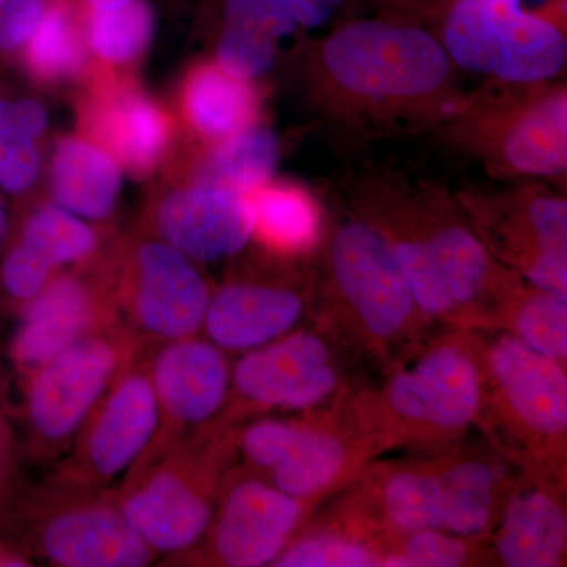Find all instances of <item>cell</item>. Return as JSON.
<instances>
[{
    "mask_svg": "<svg viewBox=\"0 0 567 567\" xmlns=\"http://www.w3.org/2000/svg\"><path fill=\"white\" fill-rule=\"evenodd\" d=\"M309 66L319 114L354 134L439 128L466 95L434 33L413 22H346L319 40Z\"/></svg>",
    "mask_w": 567,
    "mask_h": 567,
    "instance_id": "obj_1",
    "label": "cell"
},
{
    "mask_svg": "<svg viewBox=\"0 0 567 567\" xmlns=\"http://www.w3.org/2000/svg\"><path fill=\"white\" fill-rule=\"evenodd\" d=\"M436 130L492 177H561L567 171L566 84L492 82L483 91L466 93Z\"/></svg>",
    "mask_w": 567,
    "mask_h": 567,
    "instance_id": "obj_2",
    "label": "cell"
},
{
    "mask_svg": "<svg viewBox=\"0 0 567 567\" xmlns=\"http://www.w3.org/2000/svg\"><path fill=\"white\" fill-rule=\"evenodd\" d=\"M229 451L226 432L197 436L155 461L132 466L111 491L130 527L155 554L175 557L203 540L221 495Z\"/></svg>",
    "mask_w": 567,
    "mask_h": 567,
    "instance_id": "obj_3",
    "label": "cell"
},
{
    "mask_svg": "<svg viewBox=\"0 0 567 567\" xmlns=\"http://www.w3.org/2000/svg\"><path fill=\"white\" fill-rule=\"evenodd\" d=\"M436 10V40L457 69L502 82L550 81L565 70V7L529 11L522 0H447Z\"/></svg>",
    "mask_w": 567,
    "mask_h": 567,
    "instance_id": "obj_4",
    "label": "cell"
},
{
    "mask_svg": "<svg viewBox=\"0 0 567 567\" xmlns=\"http://www.w3.org/2000/svg\"><path fill=\"white\" fill-rule=\"evenodd\" d=\"M486 365L480 346L447 338L399 369L377 398L365 420L379 435L417 442H450L483 413Z\"/></svg>",
    "mask_w": 567,
    "mask_h": 567,
    "instance_id": "obj_5",
    "label": "cell"
},
{
    "mask_svg": "<svg viewBox=\"0 0 567 567\" xmlns=\"http://www.w3.org/2000/svg\"><path fill=\"white\" fill-rule=\"evenodd\" d=\"M144 349L122 324L81 336L25 383V421L40 457L70 450L100 399Z\"/></svg>",
    "mask_w": 567,
    "mask_h": 567,
    "instance_id": "obj_6",
    "label": "cell"
},
{
    "mask_svg": "<svg viewBox=\"0 0 567 567\" xmlns=\"http://www.w3.org/2000/svg\"><path fill=\"white\" fill-rule=\"evenodd\" d=\"M458 205L496 262L529 284L567 267V204L535 181L507 189L458 193Z\"/></svg>",
    "mask_w": 567,
    "mask_h": 567,
    "instance_id": "obj_7",
    "label": "cell"
},
{
    "mask_svg": "<svg viewBox=\"0 0 567 567\" xmlns=\"http://www.w3.org/2000/svg\"><path fill=\"white\" fill-rule=\"evenodd\" d=\"M156 427L158 404L144 350L123 369L82 424L73 451L59 465L52 483L107 491L140 461Z\"/></svg>",
    "mask_w": 567,
    "mask_h": 567,
    "instance_id": "obj_8",
    "label": "cell"
},
{
    "mask_svg": "<svg viewBox=\"0 0 567 567\" xmlns=\"http://www.w3.org/2000/svg\"><path fill=\"white\" fill-rule=\"evenodd\" d=\"M107 295L115 320L144 350L199 334L212 297L192 259L164 241L137 245Z\"/></svg>",
    "mask_w": 567,
    "mask_h": 567,
    "instance_id": "obj_9",
    "label": "cell"
},
{
    "mask_svg": "<svg viewBox=\"0 0 567 567\" xmlns=\"http://www.w3.org/2000/svg\"><path fill=\"white\" fill-rule=\"evenodd\" d=\"M33 554L62 567H144L158 554L122 516L111 491L52 483L35 496L29 528Z\"/></svg>",
    "mask_w": 567,
    "mask_h": 567,
    "instance_id": "obj_10",
    "label": "cell"
},
{
    "mask_svg": "<svg viewBox=\"0 0 567 567\" xmlns=\"http://www.w3.org/2000/svg\"><path fill=\"white\" fill-rule=\"evenodd\" d=\"M328 271L336 297L372 344L398 341L423 315L386 238L363 216L336 227Z\"/></svg>",
    "mask_w": 567,
    "mask_h": 567,
    "instance_id": "obj_11",
    "label": "cell"
},
{
    "mask_svg": "<svg viewBox=\"0 0 567 567\" xmlns=\"http://www.w3.org/2000/svg\"><path fill=\"white\" fill-rule=\"evenodd\" d=\"M398 185L406 218L427 246L457 315L494 300L505 311L524 279L496 262L456 196L429 182L398 181Z\"/></svg>",
    "mask_w": 567,
    "mask_h": 567,
    "instance_id": "obj_12",
    "label": "cell"
},
{
    "mask_svg": "<svg viewBox=\"0 0 567 567\" xmlns=\"http://www.w3.org/2000/svg\"><path fill=\"white\" fill-rule=\"evenodd\" d=\"M147 358L158 404V427L133 466L207 435L229 398L233 375L223 350L199 334L147 349Z\"/></svg>",
    "mask_w": 567,
    "mask_h": 567,
    "instance_id": "obj_13",
    "label": "cell"
},
{
    "mask_svg": "<svg viewBox=\"0 0 567 567\" xmlns=\"http://www.w3.org/2000/svg\"><path fill=\"white\" fill-rule=\"evenodd\" d=\"M305 516L303 502L259 477L226 484L210 527L196 547L169 557L175 565L259 567L274 565Z\"/></svg>",
    "mask_w": 567,
    "mask_h": 567,
    "instance_id": "obj_14",
    "label": "cell"
},
{
    "mask_svg": "<svg viewBox=\"0 0 567 567\" xmlns=\"http://www.w3.org/2000/svg\"><path fill=\"white\" fill-rule=\"evenodd\" d=\"M339 377L320 336L298 331L249 350L235 364L221 415L208 434H221L246 410H309L330 398Z\"/></svg>",
    "mask_w": 567,
    "mask_h": 567,
    "instance_id": "obj_15",
    "label": "cell"
},
{
    "mask_svg": "<svg viewBox=\"0 0 567 567\" xmlns=\"http://www.w3.org/2000/svg\"><path fill=\"white\" fill-rule=\"evenodd\" d=\"M492 404L511 429L540 454L565 453L567 375L565 365L535 352L514 334L499 336L484 353Z\"/></svg>",
    "mask_w": 567,
    "mask_h": 567,
    "instance_id": "obj_16",
    "label": "cell"
},
{
    "mask_svg": "<svg viewBox=\"0 0 567 567\" xmlns=\"http://www.w3.org/2000/svg\"><path fill=\"white\" fill-rule=\"evenodd\" d=\"M164 244L200 262L235 256L254 235L251 196L197 183L167 194L156 210Z\"/></svg>",
    "mask_w": 567,
    "mask_h": 567,
    "instance_id": "obj_17",
    "label": "cell"
},
{
    "mask_svg": "<svg viewBox=\"0 0 567 567\" xmlns=\"http://www.w3.org/2000/svg\"><path fill=\"white\" fill-rule=\"evenodd\" d=\"M111 323L118 322L106 289L80 276H54L22 311L11 346L14 364L31 375L81 336Z\"/></svg>",
    "mask_w": 567,
    "mask_h": 567,
    "instance_id": "obj_18",
    "label": "cell"
},
{
    "mask_svg": "<svg viewBox=\"0 0 567 567\" xmlns=\"http://www.w3.org/2000/svg\"><path fill=\"white\" fill-rule=\"evenodd\" d=\"M303 311V298L292 289L233 282L210 297L203 331L221 350L249 352L289 333Z\"/></svg>",
    "mask_w": 567,
    "mask_h": 567,
    "instance_id": "obj_19",
    "label": "cell"
},
{
    "mask_svg": "<svg viewBox=\"0 0 567 567\" xmlns=\"http://www.w3.org/2000/svg\"><path fill=\"white\" fill-rule=\"evenodd\" d=\"M566 547L567 517L558 492L543 480L522 484L503 511L496 558L509 567H558Z\"/></svg>",
    "mask_w": 567,
    "mask_h": 567,
    "instance_id": "obj_20",
    "label": "cell"
},
{
    "mask_svg": "<svg viewBox=\"0 0 567 567\" xmlns=\"http://www.w3.org/2000/svg\"><path fill=\"white\" fill-rule=\"evenodd\" d=\"M92 128L134 174H145L162 158L169 141V122L141 92L117 87L93 104Z\"/></svg>",
    "mask_w": 567,
    "mask_h": 567,
    "instance_id": "obj_21",
    "label": "cell"
},
{
    "mask_svg": "<svg viewBox=\"0 0 567 567\" xmlns=\"http://www.w3.org/2000/svg\"><path fill=\"white\" fill-rule=\"evenodd\" d=\"M121 182V167L103 148L82 140H65L58 145L51 185L65 210L82 218H106L117 200Z\"/></svg>",
    "mask_w": 567,
    "mask_h": 567,
    "instance_id": "obj_22",
    "label": "cell"
},
{
    "mask_svg": "<svg viewBox=\"0 0 567 567\" xmlns=\"http://www.w3.org/2000/svg\"><path fill=\"white\" fill-rule=\"evenodd\" d=\"M183 103L194 128L218 142L256 125L260 110L259 92L251 81L227 73L218 63L194 71Z\"/></svg>",
    "mask_w": 567,
    "mask_h": 567,
    "instance_id": "obj_23",
    "label": "cell"
},
{
    "mask_svg": "<svg viewBox=\"0 0 567 567\" xmlns=\"http://www.w3.org/2000/svg\"><path fill=\"white\" fill-rule=\"evenodd\" d=\"M254 235L271 251L298 256L311 251L322 235V207L297 183H265L251 194Z\"/></svg>",
    "mask_w": 567,
    "mask_h": 567,
    "instance_id": "obj_24",
    "label": "cell"
},
{
    "mask_svg": "<svg viewBox=\"0 0 567 567\" xmlns=\"http://www.w3.org/2000/svg\"><path fill=\"white\" fill-rule=\"evenodd\" d=\"M349 461V447L338 435L300 424L286 457L268 472L270 484L303 502L338 483Z\"/></svg>",
    "mask_w": 567,
    "mask_h": 567,
    "instance_id": "obj_25",
    "label": "cell"
},
{
    "mask_svg": "<svg viewBox=\"0 0 567 567\" xmlns=\"http://www.w3.org/2000/svg\"><path fill=\"white\" fill-rule=\"evenodd\" d=\"M445 514L443 532L473 539L484 535L498 506L502 473L491 462L461 458L440 465Z\"/></svg>",
    "mask_w": 567,
    "mask_h": 567,
    "instance_id": "obj_26",
    "label": "cell"
},
{
    "mask_svg": "<svg viewBox=\"0 0 567 567\" xmlns=\"http://www.w3.org/2000/svg\"><path fill=\"white\" fill-rule=\"evenodd\" d=\"M380 514L399 533L443 529L445 492L440 466L388 473L377 491Z\"/></svg>",
    "mask_w": 567,
    "mask_h": 567,
    "instance_id": "obj_27",
    "label": "cell"
},
{
    "mask_svg": "<svg viewBox=\"0 0 567 567\" xmlns=\"http://www.w3.org/2000/svg\"><path fill=\"white\" fill-rule=\"evenodd\" d=\"M278 159V137L256 123L245 132L218 142L200 171L199 183L251 196L271 181Z\"/></svg>",
    "mask_w": 567,
    "mask_h": 567,
    "instance_id": "obj_28",
    "label": "cell"
},
{
    "mask_svg": "<svg viewBox=\"0 0 567 567\" xmlns=\"http://www.w3.org/2000/svg\"><path fill=\"white\" fill-rule=\"evenodd\" d=\"M85 61L80 17L70 0H51L29 39V63L43 80H63Z\"/></svg>",
    "mask_w": 567,
    "mask_h": 567,
    "instance_id": "obj_29",
    "label": "cell"
},
{
    "mask_svg": "<svg viewBox=\"0 0 567 567\" xmlns=\"http://www.w3.org/2000/svg\"><path fill=\"white\" fill-rule=\"evenodd\" d=\"M155 18L145 0H115L89 6L87 37L96 54L110 62H130L148 47Z\"/></svg>",
    "mask_w": 567,
    "mask_h": 567,
    "instance_id": "obj_30",
    "label": "cell"
},
{
    "mask_svg": "<svg viewBox=\"0 0 567 567\" xmlns=\"http://www.w3.org/2000/svg\"><path fill=\"white\" fill-rule=\"evenodd\" d=\"M505 315L513 312L514 336L535 352L566 363L567 300L557 295L522 287L506 305Z\"/></svg>",
    "mask_w": 567,
    "mask_h": 567,
    "instance_id": "obj_31",
    "label": "cell"
},
{
    "mask_svg": "<svg viewBox=\"0 0 567 567\" xmlns=\"http://www.w3.org/2000/svg\"><path fill=\"white\" fill-rule=\"evenodd\" d=\"M21 244L54 270L91 257L96 248V235L73 213L48 205L28 219Z\"/></svg>",
    "mask_w": 567,
    "mask_h": 567,
    "instance_id": "obj_32",
    "label": "cell"
},
{
    "mask_svg": "<svg viewBox=\"0 0 567 567\" xmlns=\"http://www.w3.org/2000/svg\"><path fill=\"white\" fill-rule=\"evenodd\" d=\"M279 567L382 566V557L369 546L341 536H308L289 544L276 558Z\"/></svg>",
    "mask_w": 567,
    "mask_h": 567,
    "instance_id": "obj_33",
    "label": "cell"
},
{
    "mask_svg": "<svg viewBox=\"0 0 567 567\" xmlns=\"http://www.w3.org/2000/svg\"><path fill=\"white\" fill-rule=\"evenodd\" d=\"M401 548L382 558V566L456 567L470 559L466 537L443 529L406 533Z\"/></svg>",
    "mask_w": 567,
    "mask_h": 567,
    "instance_id": "obj_34",
    "label": "cell"
},
{
    "mask_svg": "<svg viewBox=\"0 0 567 567\" xmlns=\"http://www.w3.org/2000/svg\"><path fill=\"white\" fill-rule=\"evenodd\" d=\"M226 28L275 41L297 31L289 0H226Z\"/></svg>",
    "mask_w": 567,
    "mask_h": 567,
    "instance_id": "obj_35",
    "label": "cell"
},
{
    "mask_svg": "<svg viewBox=\"0 0 567 567\" xmlns=\"http://www.w3.org/2000/svg\"><path fill=\"white\" fill-rule=\"evenodd\" d=\"M276 44L224 25L218 41V65L241 80H257L275 65Z\"/></svg>",
    "mask_w": 567,
    "mask_h": 567,
    "instance_id": "obj_36",
    "label": "cell"
},
{
    "mask_svg": "<svg viewBox=\"0 0 567 567\" xmlns=\"http://www.w3.org/2000/svg\"><path fill=\"white\" fill-rule=\"evenodd\" d=\"M297 423L286 421L264 420L257 421L240 434L241 451L246 462L254 468L270 472L286 457L298 432Z\"/></svg>",
    "mask_w": 567,
    "mask_h": 567,
    "instance_id": "obj_37",
    "label": "cell"
},
{
    "mask_svg": "<svg viewBox=\"0 0 567 567\" xmlns=\"http://www.w3.org/2000/svg\"><path fill=\"white\" fill-rule=\"evenodd\" d=\"M52 268L25 245H17L2 267V284L11 300L25 308L51 278Z\"/></svg>",
    "mask_w": 567,
    "mask_h": 567,
    "instance_id": "obj_38",
    "label": "cell"
},
{
    "mask_svg": "<svg viewBox=\"0 0 567 567\" xmlns=\"http://www.w3.org/2000/svg\"><path fill=\"white\" fill-rule=\"evenodd\" d=\"M40 156L32 140L0 136V186L10 193L31 188L39 177Z\"/></svg>",
    "mask_w": 567,
    "mask_h": 567,
    "instance_id": "obj_39",
    "label": "cell"
},
{
    "mask_svg": "<svg viewBox=\"0 0 567 567\" xmlns=\"http://www.w3.org/2000/svg\"><path fill=\"white\" fill-rule=\"evenodd\" d=\"M44 0H0V50L11 51L31 39Z\"/></svg>",
    "mask_w": 567,
    "mask_h": 567,
    "instance_id": "obj_40",
    "label": "cell"
},
{
    "mask_svg": "<svg viewBox=\"0 0 567 567\" xmlns=\"http://www.w3.org/2000/svg\"><path fill=\"white\" fill-rule=\"evenodd\" d=\"M47 112L32 100L17 103L0 102V136L35 140L47 128Z\"/></svg>",
    "mask_w": 567,
    "mask_h": 567,
    "instance_id": "obj_41",
    "label": "cell"
},
{
    "mask_svg": "<svg viewBox=\"0 0 567 567\" xmlns=\"http://www.w3.org/2000/svg\"><path fill=\"white\" fill-rule=\"evenodd\" d=\"M346 0H289L295 20L301 28L315 29L331 20Z\"/></svg>",
    "mask_w": 567,
    "mask_h": 567,
    "instance_id": "obj_42",
    "label": "cell"
},
{
    "mask_svg": "<svg viewBox=\"0 0 567 567\" xmlns=\"http://www.w3.org/2000/svg\"><path fill=\"white\" fill-rule=\"evenodd\" d=\"M7 219L6 212H3L2 204H0V241H2L3 235H6Z\"/></svg>",
    "mask_w": 567,
    "mask_h": 567,
    "instance_id": "obj_43",
    "label": "cell"
},
{
    "mask_svg": "<svg viewBox=\"0 0 567 567\" xmlns=\"http://www.w3.org/2000/svg\"><path fill=\"white\" fill-rule=\"evenodd\" d=\"M115 2V0H87L89 6H100V3Z\"/></svg>",
    "mask_w": 567,
    "mask_h": 567,
    "instance_id": "obj_44",
    "label": "cell"
},
{
    "mask_svg": "<svg viewBox=\"0 0 567 567\" xmlns=\"http://www.w3.org/2000/svg\"><path fill=\"white\" fill-rule=\"evenodd\" d=\"M435 2H447V0H435Z\"/></svg>",
    "mask_w": 567,
    "mask_h": 567,
    "instance_id": "obj_45",
    "label": "cell"
}]
</instances>
